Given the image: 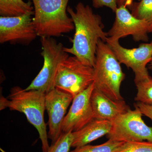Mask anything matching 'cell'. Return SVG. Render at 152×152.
Wrapping results in <instances>:
<instances>
[{
	"mask_svg": "<svg viewBox=\"0 0 152 152\" xmlns=\"http://www.w3.org/2000/svg\"><path fill=\"white\" fill-rule=\"evenodd\" d=\"M151 44L152 45V41H151Z\"/></svg>",
	"mask_w": 152,
	"mask_h": 152,
	"instance_id": "obj_25",
	"label": "cell"
},
{
	"mask_svg": "<svg viewBox=\"0 0 152 152\" xmlns=\"http://www.w3.org/2000/svg\"><path fill=\"white\" fill-rule=\"evenodd\" d=\"M34 12L31 1L23 0H0V15L15 17Z\"/></svg>",
	"mask_w": 152,
	"mask_h": 152,
	"instance_id": "obj_15",
	"label": "cell"
},
{
	"mask_svg": "<svg viewBox=\"0 0 152 152\" xmlns=\"http://www.w3.org/2000/svg\"><path fill=\"white\" fill-rule=\"evenodd\" d=\"M149 67L150 69H152V58L151 61V62H150L149 63Z\"/></svg>",
	"mask_w": 152,
	"mask_h": 152,
	"instance_id": "obj_24",
	"label": "cell"
},
{
	"mask_svg": "<svg viewBox=\"0 0 152 152\" xmlns=\"http://www.w3.org/2000/svg\"><path fill=\"white\" fill-rule=\"evenodd\" d=\"M94 82V69L83 64L77 58L69 56L58 69L55 88L70 94L75 97Z\"/></svg>",
	"mask_w": 152,
	"mask_h": 152,
	"instance_id": "obj_6",
	"label": "cell"
},
{
	"mask_svg": "<svg viewBox=\"0 0 152 152\" xmlns=\"http://www.w3.org/2000/svg\"><path fill=\"white\" fill-rule=\"evenodd\" d=\"M74 97L69 93L55 88L46 94L45 110L48 115V138L54 143L62 133L63 121Z\"/></svg>",
	"mask_w": 152,
	"mask_h": 152,
	"instance_id": "obj_11",
	"label": "cell"
},
{
	"mask_svg": "<svg viewBox=\"0 0 152 152\" xmlns=\"http://www.w3.org/2000/svg\"><path fill=\"white\" fill-rule=\"evenodd\" d=\"M115 152H152V142H124Z\"/></svg>",
	"mask_w": 152,
	"mask_h": 152,
	"instance_id": "obj_20",
	"label": "cell"
},
{
	"mask_svg": "<svg viewBox=\"0 0 152 152\" xmlns=\"http://www.w3.org/2000/svg\"><path fill=\"white\" fill-rule=\"evenodd\" d=\"M34 12L15 17H0V43L28 45L38 37L33 23Z\"/></svg>",
	"mask_w": 152,
	"mask_h": 152,
	"instance_id": "obj_9",
	"label": "cell"
},
{
	"mask_svg": "<svg viewBox=\"0 0 152 152\" xmlns=\"http://www.w3.org/2000/svg\"><path fill=\"white\" fill-rule=\"evenodd\" d=\"M118 0H92L93 6L95 8L107 7L115 12L118 8Z\"/></svg>",
	"mask_w": 152,
	"mask_h": 152,
	"instance_id": "obj_21",
	"label": "cell"
},
{
	"mask_svg": "<svg viewBox=\"0 0 152 152\" xmlns=\"http://www.w3.org/2000/svg\"><path fill=\"white\" fill-rule=\"evenodd\" d=\"M115 18L112 28L107 32L108 37L115 40L131 35L136 42L148 41L149 27L144 20L134 16L125 6L118 7Z\"/></svg>",
	"mask_w": 152,
	"mask_h": 152,
	"instance_id": "obj_10",
	"label": "cell"
},
{
	"mask_svg": "<svg viewBox=\"0 0 152 152\" xmlns=\"http://www.w3.org/2000/svg\"><path fill=\"white\" fill-rule=\"evenodd\" d=\"M73 140L72 132H62L56 141L51 144L48 152H69Z\"/></svg>",
	"mask_w": 152,
	"mask_h": 152,
	"instance_id": "obj_19",
	"label": "cell"
},
{
	"mask_svg": "<svg viewBox=\"0 0 152 152\" xmlns=\"http://www.w3.org/2000/svg\"><path fill=\"white\" fill-rule=\"evenodd\" d=\"M33 23L38 36L61 37L75 30L72 20L67 14L69 0H32Z\"/></svg>",
	"mask_w": 152,
	"mask_h": 152,
	"instance_id": "obj_3",
	"label": "cell"
},
{
	"mask_svg": "<svg viewBox=\"0 0 152 152\" xmlns=\"http://www.w3.org/2000/svg\"><path fill=\"white\" fill-rule=\"evenodd\" d=\"M124 142L108 140L107 141L101 145H87L77 147L70 152H115Z\"/></svg>",
	"mask_w": 152,
	"mask_h": 152,
	"instance_id": "obj_18",
	"label": "cell"
},
{
	"mask_svg": "<svg viewBox=\"0 0 152 152\" xmlns=\"http://www.w3.org/2000/svg\"><path fill=\"white\" fill-rule=\"evenodd\" d=\"M134 106L135 107L137 108L143 115L152 120V105L137 102Z\"/></svg>",
	"mask_w": 152,
	"mask_h": 152,
	"instance_id": "obj_22",
	"label": "cell"
},
{
	"mask_svg": "<svg viewBox=\"0 0 152 152\" xmlns=\"http://www.w3.org/2000/svg\"><path fill=\"white\" fill-rule=\"evenodd\" d=\"M106 42L112 49L120 64L131 68L135 75L134 82L149 77L147 66L152 58V45L151 43H142L139 47L127 49L122 46L119 40L108 37Z\"/></svg>",
	"mask_w": 152,
	"mask_h": 152,
	"instance_id": "obj_8",
	"label": "cell"
},
{
	"mask_svg": "<svg viewBox=\"0 0 152 152\" xmlns=\"http://www.w3.org/2000/svg\"><path fill=\"white\" fill-rule=\"evenodd\" d=\"M67 12L75 26V33L71 48L64 47L65 51L77 57L83 64L94 68L96 52L100 39L106 42L107 32L104 31L102 18L92 9L79 3L75 10L68 7Z\"/></svg>",
	"mask_w": 152,
	"mask_h": 152,
	"instance_id": "obj_1",
	"label": "cell"
},
{
	"mask_svg": "<svg viewBox=\"0 0 152 152\" xmlns=\"http://www.w3.org/2000/svg\"><path fill=\"white\" fill-rule=\"evenodd\" d=\"M137 94L135 100L147 104L152 105V77L151 76L134 82Z\"/></svg>",
	"mask_w": 152,
	"mask_h": 152,
	"instance_id": "obj_17",
	"label": "cell"
},
{
	"mask_svg": "<svg viewBox=\"0 0 152 152\" xmlns=\"http://www.w3.org/2000/svg\"><path fill=\"white\" fill-rule=\"evenodd\" d=\"M42 51L44 58L42 69L29 86L25 90H34L48 93L55 88V80L60 65L69 57L65 51L64 47L53 37H41Z\"/></svg>",
	"mask_w": 152,
	"mask_h": 152,
	"instance_id": "obj_5",
	"label": "cell"
},
{
	"mask_svg": "<svg viewBox=\"0 0 152 152\" xmlns=\"http://www.w3.org/2000/svg\"><path fill=\"white\" fill-rule=\"evenodd\" d=\"M134 16L148 23L149 33H152V0H140L129 8Z\"/></svg>",
	"mask_w": 152,
	"mask_h": 152,
	"instance_id": "obj_16",
	"label": "cell"
},
{
	"mask_svg": "<svg viewBox=\"0 0 152 152\" xmlns=\"http://www.w3.org/2000/svg\"><path fill=\"white\" fill-rule=\"evenodd\" d=\"M112 126L111 121L94 119L80 129L72 132V147L75 148L86 145L107 135Z\"/></svg>",
	"mask_w": 152,
	"mask_h": 152,
	"instance_id": "obj_14",
	"label": "cell"
},
{
	"mask_svg": "<svg viewBox=\"0 0 152 152\" xmlns=\"http://www.w3.org/2000/svg\"><path fill=\"white\" fill-rule=\"evenodd\" d=\"M94 118L112 121L118 116L130 110L124 100L115 101L95 88L91 96Z\"/></svg>",
	"mask_w": 152,
	"mask_h": 152,
	"instance_id": "obj_13",
	"label": "cell"
},
{
	"mask_svg": "<svg viewBox=\"0 0 152 152\" xmlns=\"http://www.w3.org/2000/svg\"><path fill=\"white\" fill-rule=\"evenodd\" d=\"M94 89V82L74 98L69 110L63 121V132L79 130L95 119L91 100Z\"/></svg>",
	"mask_w": 152,
	"mask_h": 152,
	"instance_id": "obj_12",
	"label": "cell"
},
{
	"mask_svg": "<svg viewBox=\"0 0 152 152\" xmlns=\"http://www.w3.org/2000/svg\"><path fill=\"white\" fill-rule=\"evenodd\" d=\"M45 93L37 90H26L19 86L11 89L7 98L0 99L1 110L9 108L25 114L30 124L37 129L42 142L43 152H48L50 146L44 120L45 110Z\"/></svg>",
	"mask_w": 152,
	"mask_h": 152,
	"instance_id": "obj_2",
	"label": "cell"
},
{
	"mask_svg": "<svg viewBox=\"0 0 152 152\" xmlns=\"http://www.w3.org/2000/svg\"><path fill=\"white\" fill-rule=\"evenodd\" d=\"M94 69L95 88L113 100H124L120 89L125 74L112 49L101 39L98 42Z\"/></svg>",
	"mask_w": 152,
	"mask_h": 152,
	"instance_id": "obj_4",
	"label": "cell"
},
{
	"mask_svg": "<svg viewBox=\"0 0 152 152\" xmlns=\"http://www.w3.org/2000/svg\"><path fill=\"white\" fill-rule=\"evenodd\" d=\"M137 108L118 116L112 121L108 140L119 142H152V127L148 126L142 118Z\"/></svg>",
	"mask_w": 152,
	"mask_h": 152,
	"instance_id": "obj_7",
	"label": "cell"
},
{
	"mask_svg": "<svg viewBox=\"0 0 152 152\" xmlns=\"http://www.w3.org/2000/svg\"><path fill=\"white\" fill-rule=\"evenodd\" d=\"M134 2V0H118V7L123 6L129 8L132 5Z\"/></svg>",
	"mask_w": 152,
	"mask_h": 152,
	"instance_id": "obj_23",
	"label": "cell"
}]
</instances>
